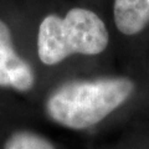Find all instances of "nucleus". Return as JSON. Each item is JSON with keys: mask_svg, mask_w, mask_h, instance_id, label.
Segmentation results:
<instances>
[{"mask_svg": "<svg viewBox=\"0 0 149 149\" xmlns=\"http://www.w3.org/2000/svg\"><path fill=\"white\" fill-rule=\"evenodd\" d=\"M113 14L122 34L137 35L149 24V0H114Z\"/></svg>", "mask_w": 149, "mask_h": 149, "instance_id": "20e7f679", "label": "nucleus"}, {"mask_svg": "<svg viewBox=\"0 0 149 149\" xmlns=\"http://www.w3.org/2000/svg\"><path fill=\"white\" fill-rule=\"evenodd\" d=\"M133 91V81L122 76L70 81L51 92L46 101V113L66 128L86 129L119 108Z\"/></svg>", "mask_w": 149, "mask_h": 149, "instance_id": "f257e3e1", "label": "nucleus"}, {"mask_svg": "<svg viewBox=\"0 0 149 149\" xmlns=\"http://www.w3.org/2000/svg\"><path fill=\"white\" fill-rule=\"evenodd\" d=\"M4 149H55L49 139L34 132L20 130L6 141Z\"/></svg>", "mask_w": 149, "mask_h": 149, "instance_id": "39448f33", "label": "nucleus"}, {"mask_svg": "<svg viewBox=\"0 0 149 149\" xmlns=\"http://www.w3.org/2000/svg\"><path fill=\"white\" fill-rule=\"evenodd\" d=\"M109 35L102 19L83 8L71 9L65 17L46 16L37 34V54L45 65L52 66L68 56L98 55L108 46Z\"/></svg>", "mask_w": 149, "mask_h": 149, "instance_id": "f03ea898", "label": "nucleus"}, {"mask_svg": "<svg viewBox=\"0 0 149 149\" xmlns=\"http://www.w3.org/2000/svg\"><path fill=\"white\" fill-rule=\"evenodd\" d=\"M34 82L35 74L31 66L16 54L10 30L0 20V86L27 91Z\"/></svg>", "mask_w": 149, "mask_h": 149, "instance_id": "7ed1b4c3", "label": "nucleus"}]
</instances>
